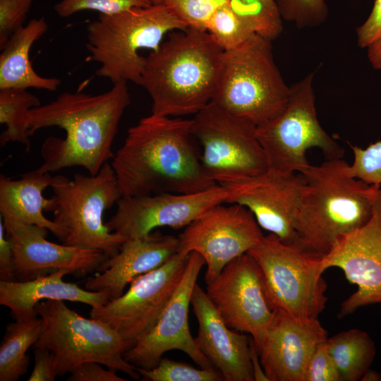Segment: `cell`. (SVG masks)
<instances>
[{
    "label": "cell",
    "mask_w": 381,
    "mask_h": 381,
    "mask_svg": "<svg viewBox=\"0 0 381 381\" xmlns=\"http://www.w3.org/2000/svg\"><path fill=\"white\" fill-rule=\"evenodd\" d=\"M366 49L367 56L372 67L381 70V37L370 44Z\"/></svg>",
    "instance_id": "7bdbcfd3"
},
{
    "label": "cell",
    "mask_w": 381,
    "mask_h": 381,
    "mask_svg": "<svg viewBox=\"0 0 381 381\" xmlns=\"http://www.w3.org/2000/svg\"><path fill=\"white\" fill-rule=\"evenodd\" d=\"M131 97L126 82H118L108 91L91 95L83 92H64L54 100L31 109L28 133L58 127L64 138H47L42 145V164L38 173L82 167L96 175L109 159L119 122Z\"/></svg>",
    "instance_id": "7a4b0ae2"
},
{
    "label": "cell",
    "mask_w": 381,
    "mask_h": 381,
    "mask_svg": "<svg viewBox=\"0 0 381 381\" xmlns=\"http://www.w3.org/2000/svg\"><path fill=\"white\" fill-rule=\"evenodd\" d=\"M187 28L162 4L99 14L87 26L86 48L90 60L100 64L97 76L113 84L130 81L140 85L146 57L140 51H155L167 32Z\"/></svg>",
    "instance_id": "5b68a950"
},
{
    "label": "cell",
    "mask_w": 381,
    "mask_h": 381,
    "mask_svg": "<svg viewBox=\"0 0 381 381\" xmlns=\"http://www.w3.org/2000/svg\"><path fill=\"white\" fill-rule=\"evenodd\" d=\"M342 158L308 165L296 214L298 244L320 256L327 255L344 236L371 218L379 186L351 176Z\"/></svg>",
    "instance_id": "3957f363"
},
{
    "label": "cell",
    "mask_w": 381,
    "mask_h": 381,
    "mask_svg": "<svg viewBox=\"0 0 381 381\" xmlns=\"http://www.w3.org/2000/svg\"><path fill=\"white\" fill-rule=\"evenodd\" d=\"M3 223L6 237L12 244L15 276L20 281L33 279L61 270L82 275L99 272L110 258L99 250L47 241L48 229L38 225L11 221Z\"/></svg>",
    "instance_id": "d6986e66"
},
{
    "label": "cell",
    "mask_w": 381,
    "mask_h": 381,
    "mask_svg": "<svg viewBox=\"0 0 381 381\" xmlns=\"http://www.w3.org/2000/svg\"><path fill=\"white\" fill-rule=\"evenodd\" d=\"M271 40L254 34L224 51L217 89L211 102L256 126L284 109L290 94L274 62Z\"/></svg>",
    "instance_id": "8992f818"
},
{
    "label": "cell",
    "mask_w": 381,
    "mask_h": 381,
    "mask_svg": "<svg viewBox=\"0 0 381 381\" xmlns=\"http://www.w3.org/2000/svg\"><path fill=\"white\" fill-rule=\"evenodd\" d=\"M349 145L353 155L349 167L350 174L370 185L381 187V140L371 143L365 148Z\"/></svg>",
    "instance_id": "836d02e7"
},
{
    "label": "cell",
    "mask_w": 381,
    "mask_h": 381,
    "mask_svg": "<svg viewBox=\"0 0 381 381\" xmlns=\"http://www.w3.org/2000/svg\"><path fill=\"white\" fill-rule=\"evenodd\" d=\"M315 71L290 86L287 104L273 119L256 126L268 169L300 174L310 163L307 151L320 149L327 159L343 158L344 150L322 127L313 89Z\"/></svg>",
    "instance_id": "30bf717a"
},
{
    "label": "cell",
    "mask_w": 381,
    "mask_h": 381,
    "mask_svg": "<svg viewBox=\"0 0 381 381\" xmlns=\"http://www.w3.org/2000/svg\"><path fill=\"white\" fill-rule=\"evenodd\" d=\"M97 362H86L73 368L68 381H126L114 370H105Z\"/></svg>",
    "instance_id": "ab89813d"
},
{
    "label": "cell",
    "mask_w": 381,
    "mask_h": 381,
    "mask_svg": "<svg viewBox=\"0 0 381 381\" xmlns=\"http://www.w3.org/2000/svg\"><path fill=\"white\" fill-rule=\"evenodd\" d=\"M153 1H154V4H155V2H156V0H153Z\"/></svg>",
    "instance_id": "f6af8a7d"
},
{
    "label": "cell",
    "mask_w": 381,
    "mask_h": 381,
    "mask_svg": "<svg viewBox=\"0 0 381 381\" xmlns=\"http://www.w3.org/2000/svg\"><path fill=\"white\" fill-rule=\"evenodd\" d=\"M54 176L50 173L35 170L12 180L0 175V214L3 221L35 224L47 229L61 241L66 234L54 220L48 219L43 212H53L55 202L52 197L45 198L44 190L52 186Z\"/></svg>",
    "instance_id": "cb8c5ba5"
},
{
    "label": "cell",
    "mask_w": 381,
    "mask_h": 381,
    "mask_svg": "<svg viewBox=\"0 0 381 381\" xmlns=\"http://www.w3.org/2000/svg\"><path fill=\"white\" fill-rule=\"evenodd\" d=\"M111 166L122 197L192 193L217 185L203 169L192 119L142 118L128 129Z\"/></svg>",
    "instance_id": "6da1fadb"
},
{
    "label": "cell",
    "mask_w": 381,
    "mask_h": 381,
    "mask_svg": "<svg viewBox=\"0 0 381 381\" xmlns=\"http://www.w3.org/2000/svg\"><path fill=\"white\" fill-rule=\"evenodd\" d=\"M70 274L61 270L27 281H0V304L10 308L15 320L37 316L36 305L44 300L80 302L97 308L109 301L101 293L82 289L66 282L63 277Z\"/></svg>",
    "instance_id": "603a6c76"
},
{
    "label": "cell",
    "mask_w": 381,
    "mask_h": 381,
    "mask_svg": "<svg viewBox=\"0 0 381 381\" xmlns=\"http://www.w3.org/2000/svg\"><path fill=\"white\" fill-rule=\"evenodd\" d=\"M193 133L206 174L222 185L268 169L256 126L210 102L195 114Z\"/></svg>",
    "instance_id": "8fae6325"
},
{
    "label": "cell",
    "mask_w": 381,
    "mask_h": 381,
    "mask_svg": "<svg viewBox=\"0 0 381 381\" xmlns=\"http://www.w3.org/2000/svg\"><path fill=\"white\" fill-rule=\"evenodd\" d=\"M207 32L224 51L237 47L258 34L254 21L236 0H230L216 11L207 25Z\"/></svg>",
    "instance_id": "f1b7e54d"
},
{
    "label": "cell",
    "mask_w": 381,
    "mask_h": 381,
    "mask_svg": "<svg viewBox=\"0 0 381 381\" xmlns=\"http://www.w3.org/2000/svg\"><path fill=\"white\" fill-rule=\"evenodd\" d=\"M43 320L37 316L9 323L0 346V381H17L28 372L27 351L38 340Z\"/></svg>",
    "instance_id": "484cf974"
},
{
    "label": "cell",
    "mask_w": 381,
    "mask_h": 381,
    "mask_svg": "<svg viewBox=\"0 0 381 381\" xmlns=\"http://www.w3.org/2000/svg\"><path fill=\"white\" fill-rule=\"evenodd\" d=\"M304 180L300 174L266 171L221 186L228 191L225 202L249 210L260 228L287 244L296 243V214Z\"/></svg>",
    "instance_id": "ac0fdd59"
},
{
    "label": "cell",
    "mask_w": 381,
    "mask_h": 381,
    "mask_svg": "<svg viewBox=\"0 0 381 381\" xmlns=\"http://www.w3.org/2000/svg\"><path fill=\"white\" fill-rule=\"evenodd\" d=\"M33 0H0V49L22 28Z\"/></svg>",
    "instance_id": "d590c367"
},
{
    "label": "cell",
    "mask_w": 381,
    "mask_h": 381,
    "mask_svg": "<svg viewBox=\"0 0 381 381\" xmlns=\"http://www.w3.org/2000/svg\"><path fill=\"white\" fill-rule=\"evenodd\" d=\"M248 253L258 265L272 310H282L302 320L318 318L327 300L322 256L296 243H283L273 234L263 236Z\"/></svg>",
    "instance_id": "9c48e42d"
},
{
    "label": "cell",
    "mask_w": 381,
    "mask_h": 381,
    "mask_svg": "<svg viewBox=\"0 0 381 381\" xmlns=\"http://www.w3.org/2000/svg\"><path fill=\"white\" fill-rule=\"evenodd\" d=\"M48 28L44 18H33L10 37L0 55V90L32 87L55 91L58 89L61 80L40 75L30 59L32 44L47 32Z\"/></svg>",
    "instance_id": "d4e9b609"
},
{
    "label": "cell",
    "mask_w": 381,
    "mask_h": 381,
    "mask_svg": "<svg viewBox=\"0 0 381 381\" xmlns=\"http://www.w3.org/2000/svg\"><path fill=\"white\" fill-rule=\"evenodd\" d=\"M320 263L323 272L339 267L350 283L357 285V291L341 303L339 318L363 306L381 304V187L370 220L342 238Z\"/></svg>",
    "instance_id": "e0dca14e"
},
{
    "label": "cell",
    "mask_w": 381,
    "mask_h": 381,
    "mask_svg": "<svg viewBox=\"0 0 381 381\" xmlns=\"http://www.w3.org/2000/svg\"><path fill=\"white\" fill-rule=\"evenodd\" d=\"M327 332L318 319L302 320L274 310L257 349L269 381H305L310 360Z\"/></svg>",
    "instance_id": "ffe728a7"
},
{
    "label": "cell",
    "mask_w": 381,
    "mask_h": 381,
    "mask_svg": "<svg viewBox=\"0 0 381 381\" xmlns=\"http://www.w3.org/2000/svg\"><path fill=\"white\" fill-rule=\"evenodd\" d=\"M224 50L204 30L174 32L147 57L140 85L152 101V114H197L211 102Z\"/></svg>",
    "instance_id": "277c9868"
},
{
    "label": "cell",
    "mask_w": 381,
    "mask_h": 381,
    "mask_svg": "<svg viewBox=\"0 0 381 381\" xmlns=\"http://www.w3.org/2000/svg\"><path fill=\"white\" fill-rule=\"evenodd\" d=\"M190 304L198 322L195 341L225 381H254L250 339L229 327L206 292L196 283Z\"/></svg>",
    "instance_id": "44dd1931"
},
{
    "label": "cell",
    "mask_w": 381,
    "mask_h": 381,
    "mask_svg": "<svg viewBox=\"0 0 381 381\" xmlns=\"http://www.w3.org/2000/svg\"><path fill=\"white\" fill-rule=\"evenodd\" d=\"M206 294L231 329L251 335L258 349L271 322L258 264L248 253L229 262L207 284Z\"/></svg>",
    "instance_id": "9a60e30c"
},
{
    "label": "cell",
    "mask_w": 381,
    "mask_h": 381,
    "mask_svg": "<svg viewBox=\"0 0 381 381\" xmlns=\"http://www.w3.org/2000/svg\"><path fill=\"white\" fill-rule=\"evenodd\" d=\"M143 380L150 381H222L217 369L196 368L185 363L162 358L151 369L136 368Z\"/></svg>",
    "instance_id": "f546056e"
},
{
    "label": "cell",
    "mask_w": 381,
    "mask_h": 381,
    "mask_svg": "<svg viewBox=\"0 0 381 381\" xmlns=\"http://www.w3.org/2000/svg\"><path fill=\"white\" fill-rule=\"evenodd\" d=\"M327 340L320 344L314 351L306 369L305 381H341L327 350Z\"/></svg>",
    "instance_id": "8d00e7d4"
},
{
    "label": "cell",
    "mask_w": 381,
    "mask_h": 381,
    "mask_svg": "<svg viewBox=\"0 0 381 381\" xmlns=\"http://www.w3.org/2000/svg\"><path fill=\"white\" fill-rule=\"evenodd\" d=\"M363 381H377L380 380V373H377L375 370L369 369L362 377Z\"/></svg>",
    "instance_id": "ee69618b"
},
{
    "label": "cell",
    "mask_w": 381,
    "mask_h": 381,
    "mask_svg": "<svg viewBox=\"0 0 381 381\" xmlns=\"http://www.w3.org/2000/svg\"><path fill=\"white\" fill-rule=\"evenodd\" d=\"M35 311L43 320V327L33 348H45L54 354L58 375L83 363L97 362L140 379L136 367L123 357L132 345L108 324L83 317L64 301H40Z\"/></svg>",
    "instance_id": "52a82bcc"
},
{
    "label": "cell",
    "mask_w": 381,
    "mask_h": 381,
    "mask_svg": "<svg viewBox=\"0 0 381 381\" xmlns=\"http://www.w3.org/2000/svg\"><path fill=\"white\" fill-rule=\"evenodd\" d=\"M357 44L366 48L381 37V0H375L372 10L365 20L356 28Z\"/></svg>",
    "instance_id": "f35d334b"
},
{
    "label": "cell",
    "mask_w": 381,
    "mask_h": 381,
    "mask_svg": "<svg viewBox=\"0 0 381 381\" xmlns=\"http://www.w3.org/2000/svg\"><path fill=\"white\" fill-rule=\"evenodd\" d=\"M230 0H156L162 4L188 28L207 31V25L223 5Z\"/></svg>",
    "instance_id": "4dcf8cb0"
},
{
    "label": "cell",
    "mask_w": 381,
    "mask_h": 381,
    "mask_svg": "<svg viewBox=\"0 0 381 381\" xmlns=\"http://www.w3.org/2000/svg\"><path fill=\"white\" fill-rule=\"evenodd\" d=\"M40 105V99L27 89L0 90V123L6 127L0 135L1 147L16 142L23 144L27 152L30 150L28 114Z\"/></svg>",
    "instance_id": "83f0119b"
},
{
    "label": "cell",
    "mask_w": 381,
    "mask_h": 381,
    "mask_svg": "<svg viewBox=\"0 0 381 381\" xmlns=\"http://www.w3.org/2000/svg\"><path fill=\"white\" fill-rule=\"evenodd\" d=\"M153 4V0H61L54 5V10L58 16L65 18L81 11H95L99 14L113 15Z\"/></svg>",
    "instance_id": "d6a6232c"
},
{
    "label": "cell",
    "mask_w": 381,
    "mask_h": 381,
    "mask_svg": "<svg viewBox=\"0 0 381 381\" xmlns=\"http://www.w3.org/2000/svg\"><path fill=\"white\" fill-rule=\"evenodd\" d=\"M250 343L251 362L253 370V377L255 381H269L261 365L259 353L252 339Z\"/></svg>",
    "instance_id": "b9f144b4"
},
{
    "label": "cell",
    "mask_w": 381,
    "mask_h": 381,
    "mask_svg": "<svg viewBox=\"0 0 381 381\" xmlns=\"http://www.w3.org/2000/svg\"><path fill=\"white\" fill-rule=\"evenodd\" d=\"M5 227L0 220V278L1 280L13 281L15 277L13 253L11 241L5 236Z\"/></svg>",
    "instance_id": "60d3db41"
},
{
    "label": "cell",
    "mask_w": 381,
    "mask_h": 381,
    "mask_svg": "<svg viewBox=\"0 0 381 381\" xmlns=\"http://www.w3.org/2000/svg\"><path fill=\"white\" fill-rule=\"evenodd\" d=\"M327 350L341 381H357L370 369L376 353L369 334L358 329L341 332L327 339Z\"/></svg>",
    "instance_id": "4316f807"
},
{
    "label": "cell",
    "mask_w": 381,
    "mask_h": 381,
    "mask_svg": "<svg viewBox=\"0 0 381 381\" xmlns=\"http://www.w3.org/2000/svg\"><path fill=\"white\" fill-rule=\"evenodd\" d=\"M205 260L190 253L183 277L153 327L123 354L136 368L151 369L171 350L187 354L200 368L216 369L198 347L188 325V308L196 281Z\"/></svg>",
    "instance_id": "2e32d148"
},
{
    "label": "cell",
    "mask_w": 381,
    "mask_h": 381,
    "mask_svg": "<svg viewBox=\"0 0 381 381\" xmlns=\"http://www.w3.org/2000/svg\"><path fill=\"white\" fill-rule=\"evenodd\" d=\"M254 20L258 34L271 40L282 32V19L275 0H236Z\"/></svg>",
    "instance_id": "e575fe53"
},
{
    "label": "cell",
    "mask_w": 381,
    "mask_h": 381,
    "mask_svg": "<svg viewBox=\"0 0 381 381\" xmlns=\"http://www.w3.org/2000/svg\"><path fill=\"white\" fill-rule=\"evenodd\" d=\"M380 380H381V373H380Z\"/></svg>",
    "instance_id": "bcb514c9"
},
{
    "label": "cell",
    "mask_w": 381,
    "mask_h": 381,
    "mask_svg": "<svg viewBox=\"0 0 381 381\" xmlns=\"http://www.w3.org/2000/svg\"><path fill=\"white\" fill-rule=\"evenodd\" d=\"M282 19L298 28H315L327 18L326 0H275Z\"/></svg>",
    "instance_id": "1f68e13d"
},
{
    "label": "cell",
    "mask_w": 381,
    "mask_h": 381,
    "mask_svg": "<svg viewBox=\"0 0 381 381\" xmlns=\"http://www.w3.org/2000/svg\"><path fill=\"white\" fill-rule=\"evenodd\" d=\"M34 368L28 381H54L58 375L57 363L54 354L45 348H33Z\"/></svg>",
    "instance_id": "74e56055"
},
{
    "label": "cell",
    "mask_w": 381,
    "mask_h": 381,
    "mask_svg": "<svg viewBox=\"0 0 381 381\" xmlns=\"http://www.w3.org/2000/svg\"><path fill=\"white\" fill-rule=\"evenodd\" d=\"M246 207L216 205L185 227L178 236V251L199 253L207 265L206 284L212 282L236 258L248 253L263 237Z\"/></svg>",
    "instance_id": "4fadbf2b"
},
{
    "label": "cell",
    "mask_w": 381,
    "mask_h": 381,
    "mask_svg": "<svg viewBox=\"0 0 381 381\" xmlns=\"http://www.w3.org/2000/svg\"><path fill=\"white\" fill-rule=\"evenodd\" d=\"M51 188L54 221L66 234L63 243L116 255L129 238L111 231L103 222L104 212L122 197L111 164L105 163L96 175L54 176Z\"/></svg>",
    "instance_id": "ba28073f"
},
{
    "label": "cell",
    "mask_w": 381,
    "mask_h": 381,
    "mask_svg": "<svg viewBox=\"0 0 381 381\" xmlns=\"http://www.w3.org/2000/svg\"><path fill=\"white\" fill-rule=\"evenodd\" d=\"M190 255L177 251L162 266L135 278L119 298L92 308L90 318L108 324L133 346L159 318L183 277Z\"/></svg>",
    "instance_id": "7c38bea8"
},
{
    "label": "cell",
    "mask_w": 381,
    "mask_h": 381,
    "mask_svg": "<svg viewBox=\"0 0 381 381\" xmlns=\"http://www.w3.org/2000/svg\"><path fill=\"white\" fill-rule=\"evenodd\" d=\"M178 237L158 233L129 238L104 263L101 274L86 280L85 287L102 294L108 301L116 299L135 278L168 261L178 251Z\"/></svg>",
    "instance_id": "7402d4cb"
},
{
    "label": "cell",
    "mask_w": 381,
    "mask_h": 381,
    "mask_svg": "<svg viewBox=\"0 0 381 381\" xmlns=\"http://www.w3.org/2000/svg\"><path fill=\"white\" fill-rule=\"evenodd\" d=\"M227 197L226 188L219 184L192 193L121 197L105 224L111 231L129 238H142L157 227H186L210 207L225 202Z\"/></svg>",
    "instance_id": "5bb4252c"
}]
</instances>
